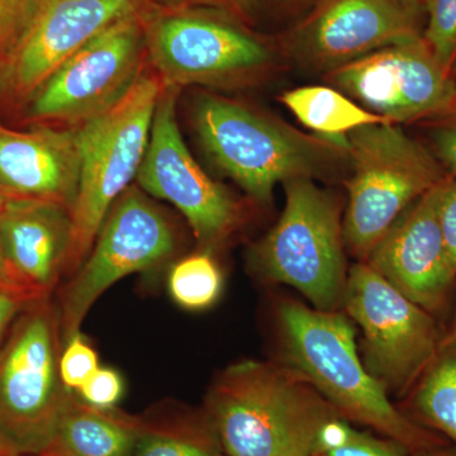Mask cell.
Listing matches in <instances>:
<instances>
[{"mask_svg": "<svg viewBox=\"0 0 456 456\" xmlns=\"http://www.w3.org/2000/svg\"><path fill=\"white\" fill-rule=\"evenodd\" d=\"M278 317L288 365L301 373L342 419L397 441L410 454L449 444L392 403L386 387L362 364L355 330L346 317L296 301L281 302Z\"/></svg>", "mask_w": 456, "mask_h": 456, "instance_id": "cell-1", "label": "cell"}, {"mask_svg": "<svg viewBox=\"0 0 456 456\" xmlns=\"http://www.w3.org/2000/svg\"><path fill=\"white\" fill-rule=\"evenodd\" d=\"M203 410L226 456H311L321 426L340 416L296 369L257 360L224 369Z\"/></svg>", "mask_w": 456, "mask_h": 456, "instance_id": "cell-2", "label": "cell"}, {"mask_svg": "<svg viewBox=\"0 0 456 456\" xmlns=\"http://www.w3.org/2000/svg\"><path fill=\"white\" fill-rule=\"evenodd\" d=\"M191 123L204 154L261 204L272 202L278 184L323 178L349 161L338 143L217 93L197 95Z\"/></svg>", "mask_w": 456, "mask_h": 456, "instance_id": "cell-3", "label": "cell"}, {"mask_svg": "<svg viewBox=\"0 0 456 456\" xmlns=\"http://www.w3.org/2000/svg\"><path fill=\"white\" fill-rule=\"evenodd\" d=\"M142 20L147 65L164 86L246 88L265 80L277 66L268 42L215 9L147 2Z\"/></svg>", "mask_w": 456, "mask_h": 456, "instance_id": "cell-4", "label": "cell"}, {"mask_svg": "<svg viewBox=\"0 0 456 456\" xmlns=\"http://www.w3.org/2000/svg\"><path fill=\"white\" fill-rule=\"evenodd\" d=\"M163 89L146 61L142 73L118 102L77 126L79 185L70 209L71 239L64 277H73L83 265L113 204L136 179Z\"/></svg>", "mask_w": 456, "mask_h": 456, "instance_id": "cell-5", "label": "cell"}, {"mask_svg": "<svg viewBox=\"0 0 456 456\" xmlns=\"http://www.w3.org/2000/svg\"><path fill=\"white\" fill-rule=\"evenodd\" d=\"M346 139L351 174L344 242L351 254L367 260L399 216L448 174L428 146L397 125L364 126Z\"/></svg>", "mask_w": 456, "mask_h": 456, "instance_id": "cell-6", "label": "cell"}, {"mask_svg": "<svg viewBox=\"0 0 456 456\" xmlns=\"http://www.w3.org/2000/svg\"><path fill=\"white\" fill-rule=\"evenodd\" d=\"M59 307L50 297L29 303L0 350V440L14 455L40 456L55 436L68 391L60 375Z\"/></svg>", "mask_w": 456, "mask_h": 456, "instance_id": "cell-7", "label": "cell"}, {"mask_svg": "<svg viewBox=\"0 0 456 456\" xmlns=\"http://www.w3.org/2000/svg\"><path fill=\"white\" fill-rule=\"evenodd\" d=\"M283 185L281 218L251 248L248 264L261 281L289 285L316 310L335 311L347 278L340 202L314 179H293Z\"/></svg>", "mask_w": 456, "mask_h": 456, "instance_id": "cell-8", "label": "cell"}, {"mask_svg": "<svg viewBox=\"0 0 456 456\" xmlns=\"http://www.w3.org/2000/svg\"><path fill=\"white\" fill-rule=\"evenodd\" d=\"M179 248L175 224L139 185L113 204L92 250L59 296L62 342L80 332L84 318L108 288L134 273L159 268Z\"/></svg>", "mask_w": 456, "mask_h": 456, "instance_id": "cell-9", "label": "cell"}, {"mask_svg": "<svg viewBox=\"0 0 456 456\" xmlns=\"http://www.w3.org/2000/svg\"><path fill=\"white\" fill-rule=\"evenodd\" d=\"M342 303L364 335L368 370L391 391H410L439 353L435 317L367 263L350 269Z\"/></svg>", "mask_w": 456, "mask_h": 456, "instance_id": "cell-10", "label": "cell"}, {"mask_svg": "<svg viewBox=\"0 0 456 456\" xmlns=\"http://www.w3.org/2000/svg\"><path fill=\"white\" fill-rule=\"evenodd\" d=\"M142 9L117 20L62 62L29 97V117L77 127L118 102L146 65Z\"/></svg>", "mask_w": 456, "mask_h": 456, "instance_id": "cell-11", "label": "cell"}, {"mask_svg": "<svg viewBox=\"0 0 456 456\" xmlns=\"http://www.w3.org/2000/svg\"><path fill=\"white\" fill-rule=\"evenodd\" d=\"M179 93L175 86H164L161 92L136 182L150 197L175 206L187 218L200 250L212 253L242 226L245 208L204 173L185 145L176 118Z\"/></svg>", "mask_w": 456, "mask_h": 456, "instance_id": "cell-12", "label": "cell"}, {"mask_svg": "<svg viewBox=\"0 0 456 456\" xmlns=\"http://www.w3.org/2000/svg\"><path fill=\"white\" fill-rule=\"evenodd\" d=\"M422 0H317L283 37L305 70L331 73L375 51L424 38Z\"/></svg>", "mask_w": 456, "mask_h": 456, "instance_id": "cell-13", "label": "cell"}, {"mask_svg": "<svg viewBox=\"0 0 456 456\" xmlns=\"http://www.w3.org/2000/svg\"><path fill=\"white\" fill-rule=\"evenodd\" d=\"M325 79L392 125L430 121L456 108L454 74L441 65L424 38L375 51Z\"/></svg>", "mask_w": 456, "mask_h": 456, "instance_id": "cell-14", "label": "cell"}, {"mask_svg": "<svg viewBox=\"0 0 456 456\" xmlns=\"http://www.w3.org/2000/svg\"><path fill=\"white\" fill-rule=\"evenodd\" d=\"M441 183L399 216L367 257L370 268L432 316L443 310L456 281L440 227Z\"/></svg>", "mask_w": 456, "mask_h": 456, "instance_id": "cell-15", "label": "cell"}, {"mask_svg": "<svg viewBox=\"0 0 456 456\" xmlns=\"http://www.w3.org/2000/svg\"><path fill=\"white\" fill-rule=\"evenodd\" d=\"M147 0H40L37 14L16 57L8 90L32 97L80 47Z\"/></svg>", "mask_w": 456, "mask_h": 456, "instance_id": "cell-16", "label": "cell"}, {"mask_svg": "<svg viewBox=\"0 0 456 456\" xmlns=\"http://www.w3.org/2000/svg\"><path fill=\"white\" fill-rule=\"evenodd\" d=\"M70 208L37 198L8 197L0 208V244L12 278L27 293L50 297L64 277Z\"/></svg>", "mask_w": 456, "mask_h": 456, "instance_id": "cell-17", "label": "cell"}, {"mask_svg": "<svg viewBox=\"0 0 456 456\" xmlns=\"http://www.w3.org/2000/svg\"><path fill=\"white\" fill-rule=\"evenodd\" d=\"M79 174L77 127L16 131L0 123V187L9 196L53 200L71 209Z\"/></svg>", "mask_w": 456, "mask_h": 456, "instance_id": "cell-18", "label": "cell"}, {"mask_svg": "<svg viewBox=\"0 0 456 456\" xmlns=\"http://www.w3.org/2000/svg\"><path fill=\"white\" fill-rule=\"evenodd\" d=\"M139 421L117 407L90 406L73 393L53 443L40 456H131Z\"/></svg>", "mask_w": 456, "mask_h": 456, "instance_id": "cell-19", "label": "cell"}, {"mask_svg": "<svg viewBox=\"0 0 456 456\" xmlns=\"http://www.w3.org/2000/svg\"><path fill=\"white\" fill-rule=\"evenodd\" d=\"M139 417L131 456H226L204 410L169 402Z\"/></svg>", "mask_w": 456, "mask_h": 456, "instance_id": "cell-20", "label": "cell"}, {"mask_svg": "<svg viewBox=\"0 0 456 456\" xmlns=\"http://www.w3.org/2000/svg\"><path fill=\"white\" fill-rule=\"evenodd\" d=\"M293 116L316 136L347 149V134L364 126L387 123L331 86H299L281 97Z\"/></svg>", "mask_w": 456, "mask_h": 456, "instance_id": "cell-21", "label": "cell"}, {"mask_svg": "<svg viewBox=\"0 0 456 456\" xmlns=\"http://www.w3.org/2000/svg\"><path fill=\"white\" fill-rule=\"evenodd\" d=\"M408 392L403 412L456 449V344L441 346Z\"/></svg>", "mask_w": 456, "mask_h": 456, "instance_id": "cell-22", "label": "cell"}, {"mask_svg": "<svg viewBox=\"0 0 456 456\" xmlns=\"http://www.w3.org/2000/svg\"><path fill=\"white\" fill-rule=\"evenodd\" d=\"M167 288L173 301L188 311H203L218 301L224 274L209 251L188 255L171 266Z\"/></svg>", "mask_w": 456, "mask_h": 456, "instance_id": "cell-23", "label": "cell"}, {"mask_svg": "<svg viewBox=\"0 0 456 456\" xmlns=\"http://www.w3.org/2000/svg\"><path fill=\"white\" fill-rule=\"evenodd\" d=\"M40 0H0V82L7 86L9 75L36 14Z\"/></svg>", "mask_w": 456, "mask_h": 456, "instance_id": "cell-24", "label": "cell"}, {"mask_svg": "<svg viewBox=\"0 0 456 456\" xmlns=\"http://www.w3.org/2000/svg\"><path fill=\"white\" fill-rule=\"evenodd\" d=\"M426 25L424 40L441 65L449 71L456 66V0H422Z\"/></svg>", "mask_w": 456, "mask_h": 456, "instance_id": "cell-25", "label": "cell"}, {"mask_svg": "<svg viewBox=\"0 0 456 456\" xmlns=\"http://www.w3.org/2000/svg\"><path fill=\"white\" fill-rule=\"evenodd\" d=\"M99 369L97 351L84 340L80 332L62 345L60 375L68 391L77 392Z\"/></svg>", "mask_w": 456, "mask_h": 456, "instance_id": "cell-26", "label": "cell"}, {"mask_svg": "<svg viewBox=\"0 0 456 456\" xmlns=\"http://www.w3.org/2000/svg\"><path fill=\"white\" fill-rule=\"evenodd\" d=\"M75 395L90 406L103 410L114 408L123 395L121 374L112 368H99Z\"/></svg>", "mask_w": 456, "mask_h": 456, "instance_id": "cell-27", "label": "cell"}, {"mask_svg": "<svg viewBox=\"0 0 456 456\" xmlns=\"http://www.w3.org/2000/svg\"><path fill=\"white\" fill-rule=\"evenodd\" d=\"M428 123L432 154L449 175L456 178V108Z\"/></svg>", "mask_w": 456, "mask_h": 456, "instance_id": "cell-28", "label": "cell"}, {"mask_svg": "<svg viewBox=\"0 0 456 456\" xmlns=\"http://www.w3.org/2000/svg\"><path fill=\"white\" fill-rule=\"evenodd\" d=\"M410 452L397 441L384 436H374L370 432L360 431L341 448L329 452H312L311 456H410Z\"/></svg>", "mask_w": 456, "mask_h": 456, "instance_id": "cell-29", "label": "cell"}, {"mask_svg": "<svg viewBox=\"0 0 456 456\" xmlns=\"http://www.w3.org/2000/svg\"><path fill=\"white\" fill-rule=\"evenodd\" d=\"M439 220L446 250L456 270V178L449 174L440 185Z\"/></svg>", "mask_w": 456, "mask_h": 456, "instance_id": "cell-30", "label": "cell"}, {"mask_svg": "<svg viewBox=\"0 0 456 456\" xmlns=\"http://www.w3.org/2000/svg\"><path fill=\"white\" fill-rule=\"evenodd\" d=\"M151 3H171L174 4L197 5L215 9L228 16L241 20L245 25L253 23L261 7V0H147Z\"/></svg>", "mask_w": 456, "mask_h": 456, "instance_id": "cell-31", "label": "cell"}, {"mask_svg": "<svg viewBox=\"0 0 456 456\" xmlns=\"http://www.w3.org/2000/svg\"><path fill=\"white\" fill-rule=\"evenodd\" d=\"M35 299L37 298L31 294L0 285V350L7 340L14 321Z\"/></svg>", "mask_w": 456, "mask_h": 456, "instance_id": "cell-32", "label": "cell"}, {"mask_svg": "<svg viewBox=\"0 0 456 456\" xmlns=\"http://www.w3.org/2000/svg\"><path fill=\"white\" fill-rule=\"evenodd\" d=\"M355 431L356 428H353L347 419H342L341 416L331 417L318 430L312 452L341 448L345 444L349 443Z\"/></svg>", "mask_w": 456, "mask_h": 456, "instance_id": "cell-33", "label": "cell"}, {"mask_svg": "<svg viewBox=\"0 0 456 456\" xmlns=\"http://www.w3.org/2000/svg\"><path fill=\"white\" fill-rule=\"evenodd\" d=\"M0 208H2V207H0ZM0 285H4V287L9 288H14V289L22 290V292L27 293L26 290L22 289V288L18 287L16 281H14L13 278H12L11 272H9L7 261H5L4 254H3L2 244H0ZM36 298H37V297H36Z\"/></svg>", "mask_w": 456, "mask_h": 456, "instance_id": "cell-34", "label": "cell"}, {"mask_svg": "<svg viewBox=\"0 0 456 456\" xmlns=\"http://www.w3.org/2000/svg\"><path fill=\"white\" fill-rule=\"evenodd\" d=\"M410 456H456V449L450 444H445V445L436 446V448L425 450V452H416Z\"/></svg>", "mask_w": 456, "mask_h": 456, "instance_id": "cell-35", "label": "cell"}, {"mask_svg": "<svg viewBox=\"0 0 456 456\" xmlns=\"http://www.w3.org/2000/svg\"><path fill=\"white\" fill-rule=\"evenodd\" d=\"M456 344V308L454 317H452V326L445 334H443V338H441V346H448V345Z\"/></svg>", "mask_w": 456, "mask_h": 456, "instance_id": "cell-36", "label": "cell"}, {"mask_svg": "<svg viewBox=\"0 0 456 456\" xmlns=\"http://www.w3.org/2000/svg\"><path fill=\"white\" fill-rule=\"evenodd\" d=\"M279 4L283 5V7H294V5L299 4L303 0H277Z\"/></svg>", "mask_w": 456, "mask_h": 456, "instance_id": "cell-37", "label": "cell"}, {"mask_svg": "<svg viewBox=\"0 0 456 456\" xmlns=\"http://www.w3.org/2000/svg\"><path fill=\"white\" fill-rule=\"evenodd\" d=\"M13 452L8 449V446L0 440V456H13Z\"/></svg>", "mask_w": 456, "mask_h": 456, "instance_id": "cell-38", "label": "cell"}, {"mask_svg": "<svg viewBox=\"0 0 456 456\" xmlns=\"http://www.w3.org/2000/svg\"><path fill=\"white\" fill-rule=\"evenodd\" d=\"M8 197H11V196H9V194L5 193V191H3V188L0 187V207H2L3 204H4V202H5V200H7Z\"/></svg>", "mask_w": 456, "mask_h": 456, "instance_id": "cell-39", "label": "cell"}, {"mask_svg": "<svg viewBox=\"0 0 456 456\" xmlns=\"http://www.w3.org/2000/svg\"><path fill=\"white\" fill-rule=\"evenodd\" d=\"M5 90H7V86H4V84H3L2 82H0V95L3 94V93L5 92Z\"/></svg>", "mask_w": 456, "mask_h": 456, "instance_id": "cell-40", "label": "cell"}, {"mask_svg": "<svg viewBox=\"0 0 456 456\" xmlns=\"http://www.w3.org/2000/svg\"><path fill=\"white\" fill-rule=\"evenodd\" d=\"M452 74H454L455 82H456V66H455L454 71H452Z\"/></svg>", "mask_w": 456, "mask_h": 456, "instance_id": "cell-41", "label": "cell"}, {"mask_svg": "<svg viewBox=\"0 0 456 456\" xmlns=\"http://www.w3.org/2000/svg\"><path fill=\"white\" fill-rule=\"evenodd\" d=\"M13 456H27V455H13Z\"/></svg>", "mask_w": 456, "mask_h": 456, "instance_id": "cell-42", "label": "cell"}]
</instances>
